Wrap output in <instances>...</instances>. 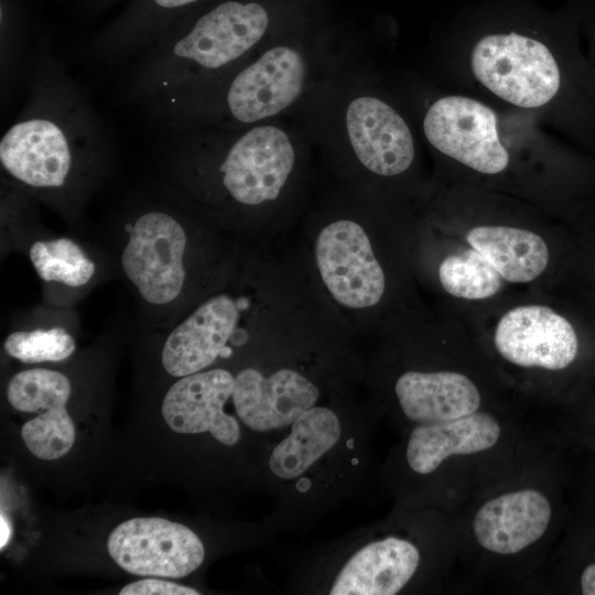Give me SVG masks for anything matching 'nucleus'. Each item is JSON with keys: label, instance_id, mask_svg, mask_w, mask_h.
I'll return each instance as SVG.
<instances>
[{"label": "nucleus", "instance_id": "6e6552de", "mask_svg": "<svg viewBox=\"0 0 595 595\" xmlns=\"http://www.w3.org/2000/svg\"><path fill=\"white\" fill-rule=\"evenodd\" d=\"M320 274L340 304L363 309L377 304L385 291V274L363 227L337 220L321 230L315 244Z\"/></svg>", "mask_w": 595, "mask_h": 595}, {"label": "nucleus", "instance_id": "39448f33", "mask_svg": "<svg viewBox=\"0 0 595 595\" xmlns=\"http://www.w3.org/2000/svg\"><path fill=\"white\" fill-rule=\"evenodd\" d=\"M111 559L140 576L181 578L204 561L201 539L190 528L163 518H132L121 522L107 541Z\"/></svg>", "mask_w": 595, "mask_h": 595}, {"label": "nucleus", "instance_id": "c85d7f7f", "mask_svg": "<svg viewBox=\"0 0 595 595\" xmlns=\"http://www.w3.org/2000/svg\"><path fill=\"white\" fill-rule=\"evenodd\" d=\"M0 523H1V542H0V548L3 549V547L7 545L10 537H11V533H12V529H11V524L9 522V520L3 516V513H1V520H0Z\"/></svg>", "mask_w": 595, "mask_h": 595}, {"label": "nucleus", "instance_id": "423d86ee", "mask_svg": "<svg viewBox=\"0 0 595 595\" xmlns=\"http://www.w3.org/2000/svg\"><path fill=\"white\" fill-rule=\"evenodd\" d=\"M72 383L66 375L47 368L17 372L7 386V399L17 411L35 413L21 429L28 450L37 458L52 461L66 455L76 433L67 411Z\"/></svg>", "mask_w": 595, "mask_h": 595}, {"label": "nucleus", "instance_id": "5701e85b", "mask_svg": "<svg viewBox=\"0 0 595 595\" xmlns=\"http://www.w3.org/2000/svg\"><path fill=\"white\" fill-rule=\"evenodd\" d=\"M28 257L43 282L71 290L87 288L98 272L93 255L66 236L33 240L28 247Z\"/></svg>", "mask_w": 595, "mask_h": 595}, {"label": "nucleus", "instance_id": "0eeeda50", "mask_svg": "<svg viewBox=\"0 0 595 595\" xmlns=\"http://www.w3.org/2000/svg\"><path fill=\"white\" fill-rule=\"evenodd\" d=\"M494 111L478 100L447 96L428 110L423 129L442 153L486 174L504 171L509 154L499 141Z\"/></svg>", "mask_w": 595, "mask_h": 595}, {"label": "nucleus", "instance_id": "aec40b11", "mask_svg": "<svg viewBox=\"0 0 595 595\" xmlns=\"http://www.w3.org/2000/svg\"><path fill=\"white\" fill-rule=\"evenodd\" d=\"M202 0H129L99 33L96 47L108 54L149 48L185 20L187 10Z\"/></svg>", "mask_w": 595, "mask_h": 595}, {"label": "nucleus", "instance_id": "1a4fd4ad", "mask_svg": "<svg viewBox=\"0 0 595 595\" xmlns=\"http://www.w3.org/2000/svg\"><path fill=\"white\" fill-rule=\"evenodd\" d=\"M293 163L288 136L279 128L263 126L252 128L230 147L219 172L231 198L253 206L278 197Z\"/></svg>", "mask_w": 595, "mask_h": 595}, {"label": "nucleus", "instance_id": "6ab92c4d", "mask_svg": "<svg viewBox=\"0 0 595 595\" xmlns=\"http://www.w3.org/2000/svg\"><path fill=\"white\" fill-rule=\"evenodd\" d=\"M394 391L403 413L419 423L454 420L480 405L477 387L454 371H408L399 377Z\"/></svg>", "mask_w": 595, "mask_h": 595}, {"label": "nucleus", "instance_id": "9b49d317", "mask_svg": "<svg viewBox=\"0 0 595 595\" xmlns=\"http://www.w3.org/2000/svg\"><path fill=\"white\" fill-rule=\"evenodd\" d=\"M494 342L509 363L548 370L567 367L578 347L571 323L543 305H523L508 311L497 324Z\"/></svg>", "mask_w": 595, "mask_h": 595}, {"label": "nucleus", "instance_id": "ddd939ff", "mask_svg": "<svg viewBox=\"0 0 595 595\" xmlns=\"http://www.w3.org/2000/svg\"><path fill=\"white\" fill-rule=\"evenodd\" d=\"M305 64L293 48L278 46L235 76L226 93L231 116L251 123L271 117L300 95Z\"/></svg>", "mask_w": 595, "mask_h": 595}, {"label": "nucleus", "instance_id": "dca6fc26", "mask_svg": "<svg viewBox=\"0 0 595 595\" xmlns=\"http://www.w3.org/2000/svg\"><path fill=\"white\" fill-rule=\"evenodd\" d=\"M551 513L549 500L536 489L506 493L478 509L473 531L484 549L498 554H515L543 536Z\"/></svg>", "mask_w": 595, "mask_h": 595}, {"label": "nucleus", "instance_id": "9d476101", "mask_svg": "<svg viewBox=\"0 0 595 595\" xmlns=\"http://www.w3.org/2000/svg\"><path fill=\"white\" fill-rule=\"evenodd\" d=\"M246 306L247 300L228 294L202 302L167 334L161 350L164 370L181 378L203 371L219 356L230 355L227 343H234L239 312Z\"/></svg>", "mask_w": 595, "mask_h": 595}, {"label": "nucleus", "instance_id": "cd10ccee", "mask_svg": "<svg viewBox=\"0 0 595 595\" xmlns=\"http://www.w3.org/2000/svg\"><path fill=\"white\" fill-rule=\"evenodd\" d=\"M120 1L122 0H82V4L87 12H97Z\"/></svg>", "mask_w": 595, "mask_h": 595}, {"label": "nucleus", "instance_id": "4468645a", "mask_svg": "<svg viewBox=\"0 0 595 595\" xmlns=\"http://www.w3.org/2000/svg\"><path fill=\"white\" fill-rule=\"evenodd\" d=\"M317 387L299 372L280 369L264 377L246 368L235 377L232 401L241 421L255 431L281 429L293 423L318 399Z\"/></svg>", "mask_w": 595, "mask_h": 595}, {"label": "nucleus", "instance_id": "a211bd4d", "mask_svg": "<svg viewBox=\"0 0 595 595\" xmlns=\"http://www.w3.org/2000/svg\"><path fill=\"white\" fill-rule=\"evenodd\" d=\"M419 562L418 549L407 540L389 537L369 543L345 564L331 594H397L413 576Z\"/></svg>", "mask_w": 595, "mask_h": 595}, {"label": "nucleus", "instance_id": "7ed1b4c3", "mask_svg": "<svg viewBox=\"0 0 595 595\" xmlns=\"http://www.w3.org/2000/svg\"><path fill=\"white\" fill-rule=\"evenodd\" d=\"M118 268L150 312L173 314L188 280L190 236L173 196L142 203L122 223ZM166 316V315H165Z\"/></svg>", "mask_w": 595, "mask_h": 595}, {"label": "nucleus", "instance_id": "393cba45", "mask_svg": "<svg viewBox=\"0 0 595 595\" xmlns=\"http://www.w3.org/2000/svg\"><path fill=\"white\" fill-rule=\"evenodd\" d=\"M3 348L10 357L25 364L57 363L74 354L76 340L62 325H44L11 332Z\"/></svg>", "mask_w": 595, "mask_h": 595}, {"label": "nucleus", "instance_id": "f8f14e48", "mask_svg": "<svg viewBox=\"0 0 595 595\" xmlns=\"http://www.w3.org/2000/svg\"><path fill=\"white\" fill-rule=\"evenodd\" d=\"M234 385L235 377L220 368L181 377L163 398L165 423L177 433L209 432L224 445L236 444L240 436L239 425L224 411Z\"/></svg>", "mask_w": 595, "mask_h": 595}, {"label": "nucleus", "instance_id": "f3484780", "mask_svg": "<svg viewBox=\"0 0 595 595\" xmlns=\"http://www.w3.org/2000/svg\"><path fill=\"white\" fill-rule=\"evenodd\" d=\"M498 421L486 412L454 420L420 423L409 437L407 461L412 470L426 475L452 455L478 453L493 447L500 436Z\"/></svg>", "mask_w": 595, "mask_h": 595}, {"label": "nucleus", "instance_id": "20e7f679", "mask_svg": "<svg viewBox=\"0 0 595 595\" xmlns=\"http://www.w3.org/2000/svg\"><path fill=\"white\" fill-rule=\"evenodd\" d=\"M470 64L486 88L518 107H541L560 87L559 66L550 50L518 33L484 36L473 48Z\"/></svg>", "mask_w": 595, "mask_h": 595}, {"label": "nucleus", "instance_id": "f03ea898", "mask_svg": "<svg viewBox=\"0 0 595 595\" xmlns=\"http://www.w3.org/2000/svg\"><path fill=\"white\" fill-rule=\"evenodd\" d=\"M269 23L256 2L227 0L191 24L181 22L145 50L132 77L133 94L163 115L181 96L194 71H213L250 50Z\"/></svg>", "mask_w": 595, "mask_h": 595}, {"label": "nucleus", "instance_id": "4be33fe9", "mask_svg": "<svg viewBox=\"0 0 595 595\" xmlns=\"http://www.w3.org/2000/svg\"><path fill=\"white\" fill-rule=\"evenodd\" d=\"M340 437L337 415L327 408L312 407L295 419L291 433L272 451L269 466L273 474L292 479L304 473Z\"/></svg>", "mask_w": 595, "mask_h": 595}, {"label": "nucleus", "instance_id": "412c9836", "mask_svg": "<svg viewBox=\"0 0 595 595\" xmlns=\"http://www.w3.org/2000/svg\"><path fill=\"white\" fill-rule=\"evenodd\" d=\"M466 239L509 282H530L548 266L549 251L544 240L526 229L478 226L467 232Z\"/></svg>", "mask_w": 595, "mask_h": 595}, {"label": "nucleus", "instance_id": "bb28decb", "mask_svg": "<svg viewBox=\"0 0 595 595\" xmlns=\"http://www.w3.org/2000/svg\"><path fill=\"white\" fill-rule=\"evenodd\" d=\"M581 589L584 595H595V563L587 565L583 570Z\"/></svg>", "mask_w": 595, "mask_h": 595}, {"label": "nucleus", "instance_id": "2eb2a0df", "mask_svg": "<svg viewBox=\"0 0 595 595\" xmlns=\"http://www.w3.org/2000/svg\"><path fill=\"white\" fill-rule=\"evenodd\" d=\"M346 125L353 149L369 171L385 176L404 172L414 158L411 132L389 105L374 97L350 102Z\"/></svg>", "mask_w": 595, "mask_h": 595}, {"label": "nucleus", "instance_id": "a878e982", "mask_svg": "<svg viewBox=\"0 0 595 595\" xmlns=\"http://www.w3.org/2000/svg\"><path fill=\"white\" fill-rule=\"evenodd\" d=\"M120 595H198L199 592L169 581L145 578L127 584Z\"/></svg>", "mask_w": 595, "mask_h": 595}, {"label": "nucleus", "instance_id": "f257e3e1", "mask_svg": "<svg viewBox=\"0 0 595 595\" xmlns=\"http://www.w3.org/2000/svg\"><path fill=\"white\" fill-rule=\"evenodd\" d=\"M40 87L37 97L2 136L0 163L22 190L62 205L91 183L101 148L83 104Z\"/></svg>", "mask_w": 595, "mask_h": 595}, {"label": "nucleus", "instance_id": "b1692460", "mask_svg": "<svg viewBox=\"0 0 595 595\" xmlns=\"http://www.w3.org/2000/svg\"><path fill=\"white\" fill-rule=\"evenodd\" d=\"M439 278L447 293L467 300L487 299L501 286V275L474 248L447 256L439 267Z\"/></svg>", "mask_w": 595, "mask_h": 595}]
</instances>
